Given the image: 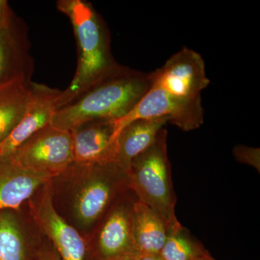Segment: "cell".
<instances>
[{
  "label": "cell",
  "mask_w": 260,
  "mask_h": 260,
  "mask_svg": "<svg viewBox=\"0 0 260 260\" xmlns=\"http://www.w3.org/2000/svg\"><path fill=\"white\" fill-rule=\"evenodd\" d=\"M56 6L70 19L78 47L76 72L69 86L61 90L58 109L112 74L121 65L113 56L107 25L90 3L84 0H59Z\"/></svg>",
  "instance_id": "obj_1"
},
{
  "label": "cell",
  "mask_w": 260,
  "mask_h": 260,
  "mask_svg": "<svg viewBox=\"0 0 260 260\" xmlns=\"http://www.w3.org/2000/svg\"><path fill=\"white\" fill-rule=\"evenodd\" d=\"M150 87V73L121 65L73 102L56 109L50 124L70 132L95 119L119 120L136 106Z\"/></svg>",
  "instance_id": "obj_2"
},
{
  "label": "cell",
  "mask_w": 260,
  "mask_h": 260,
  "mask_svg": "<svg viewBox=\"0 0 260 260\" xmlns=\"http://www.w3.org/2000/svg\"><path fill=\"white\" fill-rule=\"evenodd\" d=\"M68 170L75 177L70 211L75 228L90 234L117 198L129 189L127 173L118 162L79 165Z\"/></svg>",
  "instance_id": "obj_3"
},
{
  "label": "cell",
  "mask_w": 260,
  "mask_h": 260,
  "mask_svg": "<svg viewBox=\"0 0 260 260\" xmlns=\"http://www.w3.org/2000/svg\"><path fill=\"white\" fill-rule=\"evenodd\" d=\"M126 173L129 188L138 201L158 214L169 231L182 227L175 214L177 197L173 187L165 128L150 148L132 160Z\"/></svg>",
  "instance_id": "obj_4"
},
{
  "label": "cell",
  "mask_w": 260,
  "mask_h": 260,
  "mask_svg": "<svg viewBox=\"0 0 260 260\" xmlns=\"http://www.w3.org/2000/svg\"><path fill=\"white\" fill-rule=\"evenodd\" d=\"M136 196L131 189L114 202L95 229L85 238L86 260H137L133 214Z\"/></svg>",
  "instance_id": "obj_5"
},
{
  "label": "cell",
  "mask_w": 260,
  "mask_h": 260,
  "mask_svg": "<svg viewBox=\"0 0 260 260\" xmlns=\"http://www.w3.org/2000/svg\"><path fill=\"white\" fill-rule=\"evenodd\" d=\"M9 158L24 171L53 180L74 162L71 133L49 124L25 140Z\"/></svg>",
  "instance_id": "obj_6"
},
{
  "label": "cell",
  "mask_w": 260,
  "mask_h": 260,
  "mask_svg": "<svg viewBox=\"0 0 260 260\" xmlns=\"http://www.w3.org/2000/svg\"><path fill=\"white\" fill-rule=\"evenodd\" d=\"M51 181L42 186L29 200L32 218L50 241L59 259L86 260L85 238L56 210Z\"/></svg>",
  "instance_id": "obj_7"
},
{
  "label": "cell",
  "mask_w": 260,
  "mask_h": 260,
  "mask_svg": "<svg viewBox=\"0 0 260 260\" xmlns=\"http://www.w3.org/2000/svg\"><path fill=\"white\" fill-rule=\"evenodd\" d=\"M151 118H167L169 123L184 132L198 129L204 121L201 98L193 100L179 99L151 86L126 116L115 121L116 140L121 130L129 123Z\"/></svg>",
  "instance_id": "obj_8"
},
{
  "label": "cell",
  "mask_w": 260,
  "mask_h": 260,
  "mask_svg": "<svg viewBox=\"0 0 260 260\" xmlns=\"http://www.w3.org/2000/svg\"><path fill=\"white\" fill-rule=\"evenodd\" d=\"M151 86L181 99H200L208 86L204 59L192 49L183 48L171 56L161 68L150 73Z\"/></svg>",
  "instance_id": "obj_9"
},
{
  "label": "cell",
  "mask_w": 260,
  "mask_h": 260,
  "mask_svg": "<svg viewBox=\"0 0 260 260\" xmlns=\"http://www.w3.org/2000/svg\"><path fill=\"white\" fill-rule=\"evenodd\" d=\"M61 94V90L59 89L31 81L21 119L0 144V158H9L25 140L50 124Z\"/></svg>",
  "instance_id": "obj_10"
},
{
  "label": "cell",
  "mask_w": 260,
  "mask_h": 260,
  "mask_svg": "<svg viewBox=\"0 0 260 260\" xmlns=\"http://www.w3.org/2000/svg\"><path fill=\"white\" fill-rule=\"evenodd\" d=\"M74 164L102 165L117 162L115 120L87 121L70 131Z\"/></svg>",
  "instance_id": "obj_11"
},
{
  "label": "cell",
  "mask_w": 260,
  "mask_h": 260,
  "mask_svg": "<svg viewBox=\"0 0 260 260\" xmlns=\"http://www.w3.org/2000/svg\"><path fill=\"white\" fill-rule=\"evenodd\" d=\"M32 67L25 24L13 15L0 25V86L15 80H30Z\"/></svg>",
  "instance_id": "obj_12"
},
{
  "label": "cell",
  "mask_w": 260,
  "mask_h": 260,
  "mask_svg": "<svg viewBox=\"0 0 260 260\" xmlns=\"http://www.w3.org/2000/svg\"><path fill=\"white\" fill-rule=\"evenodd\" d=\"M51 181L24 171L9 158H0V212H20L23 203Z\"/></svg>",
  "instance_id": "obj_13"
},
{
  "label": "cell",
  "mask_w": 260,
  "mask_h": 260,
  "mask_svg": "<svg viewBox=\"0 0 260 260\" xmlns=\"http://www.w3.org/2000/svg\"><path fill=\"white\" fill-rule=\"evenodd\" d=\"M167 123V118H151L137 119L124 126L116 138L118 164L126 172L132 160L155 143Z\"/></svg>",
  "instance_id": "obj_14"
},
{
  "label": "cell",
  "mask_w": 260,
  "mask_h": 260,
  "mask_svg": "<svg viewBox=\"0 0 260 260\" xmlns=\"http://www.w3.org/2000/svg\"><path fill=\"white\" fill-rule=\"evenodd\" d=\"M135 242L140 254H159L169 228L160 216L137 200L133 214Z\"/></svg>",
  "instance_id": "obj_15"
},
{
  "label": "cell",
  "mask_w": 260,
  "mask_h": 260,
  "mask_svg": "<svg viewBox=\"0 0 260 260\" xmlns=\"http://www.w3.org/2000/svg\"><path fill=\"white\" fill-rule=\"evenodd\" d=\"M19 212H0V260H34L37 247L24 230Z\"/></svg>",
  "instance_id": "obj_16"
},
{
  "label": "cell",
  "mask_w": 260,
  "mask_h": 260,
  "mask_svg": "<svg viewBox=\"0 0 260 260\" xmlns=\"http://www.w3.org/2000/svg\"><path fill=\"white\" fill-rule=\"evenodd\" d=\"M31 80L18 79L0 86V144L21 119Z\"/></svg>",
  "instance_id": "obj_17"
},
{
  "label": "cell",
  "mask_w": 260,
  "mask_h": 260,
  "mask_svg": "<svg viewBox=\"0 0 260 260\" xmlns=\"http://www.w3.org/2000/svg\"><path fill=\"white\" fill-rule=\"evenodd\" d=\"M208 251L184 227L169 231L159 256L162 260H192Z\"/></svg>",
  "instance_id": "obj_18"
},
{
  "label": "cell",
  "mask_w": 260,
  "mask_h": 260,
  "mask_svg": "<svg viewBox=\"0 0 260 260\" xmlns=\"http://www.w3.org/2000/svg\"><path fill=\"white\" fill-rule=\"evenodd\" d=\"M233 155L238 161L247 164L260 172L259 148L239 145L233 149Z\"/></svg>",
  "instance_id": "obj_19"
},
{
  "label": "cell",
  "mask_w": 260,
  "mask_h": 260,
  "mask_svg": "<svg viewBox=\"0 0 260 260\" xmlns=\"http://www.w3.org/2000/svg\"><path fill=\"white\" fill-rule=\"evenodd\" d=\"M34 260H60L51 244L39 246L36 249Z\"/></svg>",
  "instance_id": "obj_20"
},
{
  "label": "cell",
  "mask_w": 260,
  "mask_h": 260,
  "mask_svg": "<svg viewBox=\"0 0 260 260\" xmlns=\"http://www.w3.org/2000/svg\"><path fill=\"white\" fill-rule=\"evenodd\" d=\"M13 12L10 9L8 3L5 0H0V25H4L13 18Z\"/></svg>",
  "instance_id": "obj_21"
},
{
  "label": "cell",
  "mask_w": 260,
  "mask_h": 260,
  "mask_svg": "<svg viewBox=\"0 0 260 260\" xmlns=\"http://www.w3.org/2000/svg\"><path fill=\"white\" fill-rule=\"evenodd\" d=\"M137 260H162L159 254H140Z\"/></svg>",
  "instance_id": "obj_22"
},
{
  "label": "cell",
  "mask_w": 260,
  "mask_h": 260,
  "mask_svg": "<svg viewBox=\"0 0 260 260\" xmlns=\"http://www.w3.org/2000/svg\"><path fill=\"white\" fill-rule=\"evenodd\" d=\"M192 260H215L212 257L211 255H210V253L207 252L205 253L203 255L198 256V257L194 258Z\"/></svg>",
  "instance_id": "obj_23"
}]
</instances>
